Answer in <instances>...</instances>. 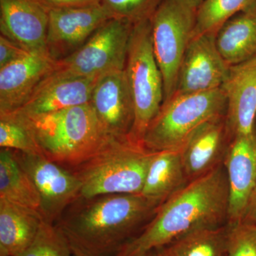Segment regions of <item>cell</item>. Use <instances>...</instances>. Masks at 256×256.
I'll use <instances>...</instances> for the list:
<instances>
[{
	"mask_svg": "<svg viewBox=\"0 0 256 256\" xmlns=\"http://www.w3.org/2000/svg\"><path fill=\"white\" fill-rule=\"evenodd\" d=\"M161 202L141 194L78 198L57 225L78 256H112L137 237Z\"/></svg>",
	"mask_w": 256,
	"mask_h": 256,
	"instance_id": "cell-1",
	"label": "cell"
},
{
	"mask_svg": "<svg viewBox=\"0 0 256 256\" xmlns=\"http://www.w3.org/2000/svg\"><path fill=\"white\" fill-rule=\"evenodd\" d=\"M229 190L224 164L188 182L163 202L141 233L124 248L148 252L190 232L228 223Z\"/></svg>",
	"mask_w": 256,
	"mask_h": 256,
	"instance_id": "cell-2",
	"label": "cell"
},
{
	"mask_svg": "<svg viewBox=\"0 0 256 256\" xmlns=\"http://www.w3.org/2000/svg\"><path fill=\"white\" fill-rule=\"evenodd\" d=\"M16 112L28 126L42 156L70 171L86 162L110 139L90 102L48 114Z\"/></svg>",
	"mask_w": 256,
	"mask_h": 256,
	"instance_id": "cell-3",
	"label": "cell"
},
{
	"mask_svg": "<svg viewBox=\"0 0 256 256\" xmlns=\"http://www.w3.org/2000/svg\"><path fill=\"white\" fill-rule=\"evenodd\" d=\"M154 154L130 138H110L92 158L72 170L82 184L79 198L140 194Z\"/></svg>",
	"mask_w": 256,
	"mask_h": 256,
	"instance_id": "cell-4",
	"label": "cell"
},
{
	"mask_svg": "<svg viewBox=\"0 0 256 256\" xmlns=\"http://www.w3.org/2000/svg\"><path fill=\"white\" fill-rule=\"evenodd\" d=\"M222 88L195 94H174L163 102L146 130L142 144L148 150H180L192 133L208 120L225 114Z\"/></svg>",
	"mask_w": 256,
	"mask_h": 256,
	"instance_id": "cell-5",
	"label": "cell"
},
{
	"mask_svg": "<svg viewBox=\"0 0 256 256\" xmlns=\"http://www.w3.org/2000/svg\"><path fill=\"white\" fill-rule=\"evenodd\" d=\"M124 70L134 106V122L129 138L142 144L146 130L164 101L163 78L153 50L150 20L133 26Z\"/></svg>",
	"mask_w": 256,
	"mask_h": 256,
	"instance_id": "cell-6",
	"label": "cell"
},
{
	"mask_svg": "<svg viewBox=\"0 0 256 256\" xmlns=\"http://www.w3.org/2000/svg\"><path fill=\"white\" fill-rule=\"evenodd\" d=\"M134 24L112 18L106 22L76 52L56 62L53 73L67 77L99 78L124 70Z\"/></svg>",
	"mask_w": 256,
	"mask_h": 256,
	"instance_id": "cell-7",
	"label": "cell"
},
{
	"mask_svg": "<svg viewBox=\"0 0 256 256\" xmlns=\"http://www.w3.org/2000/svg\"><path fill=\"white\" fill-rule=\"evenodd\" d=\"M196 10L180 0H164L150 20L154 56L161 72L165 102L174 95L178 70L195 25Z\"/></svg>",
	"mask_w": 256,
	"mask_h": 256,
	"instance_id": "cell-8",
	"label": "cell"
},
{
	"mask_svg": "<svg viewBox=\"0 0 256 256\" xmlns=\"http://www.w3.org/2000/svg\"><path fill=\"white\" fill-rule=\"evenodd\" d=\"M13 152L38 190L41 198L40 212L43 220L56 224L67 208L80 197V180L70 170L41 154Z\"/></svg>",
	"mask_w": 256,
	"mask_h": 256,
	"instance_id": "cell-9",
	"label": "cell"
},
{
	"mask_svg": "<svg viewBox=\"0 0 256 256\" xmlns=\"http://www.w3.org/2000/svg\"><path fill=\"white\" fill-rule=\"evenodd\" d=\"M112 18L102 4L50 10L46 35L48 55L55 62L66 58Z\"/></svg>",
	"mask_w": 256,
	"mask_h": 256,
	"instance_id": "cell-10",
	"label": "cell"
},
{
	"mask_svg": "<svg viewBox=\"0 0 256 256\" xmlns=\"http://www.w3.org/2000/svg\"><path fill=\"white\" fill-rule=\"evenodd\" d=\"M230 66L217 48L215 35L192 37L182 60L174 94L220 88Z\"/></svg>",
	"mask_w": 256,
	"mask_h": 256,
	"instance_id": "cell-11",
	"label": "cell"
},
{
	"mask_svg": "<svg viewBox=\"0 0 256 256\" xmlns=\"http://www.w3.org/2000/svg\"><path fill=\"white\" fill-rule=\"evenodd\" d=\"M90 104L108 137L129 138L134 122V106L124 69L99 77Z\"/></svg>",
	"mask_w": 256,
	"mask_h": 256,
	"instance_id": "cell-12",
	"label": "cell"
},
{
	"mask_svg": "<svg viewBox=\"0 0 256 256\" xmlns=\"http://www.w3.org/2000/svg\"><path fill=\"white\" fill-rule=\"evenodd\" d=\"M232 141L226 114L195 130L178 150L188 182L223 164Z\"/></svg>",
	"mask_w": 256,
	"mask_h": 256,
	"instance_id": "cell-13",
	"label": "cell"
},
{
	"mask_svg": "<svg viewBox=\"0 0 256 256\" xmlns=\"http://www.w3.org/2000/svg\"><path fill=\"white\" fill-rule=\"evenodd\" d=\"M226 98L227 126L232 140L256 130V55L232 65L222 86Z\"/></svg>",
	"mask_w": 256,
	"mask_h": 256,
	"instance_id": "cell-14",
	"label": "cell"
},
{
	"mask_svg": "<svg viewBox=\"0 0 256 256\" xmlns=\"http://www.w3.org/2000/svg\"><path fill=\"white\" fill-rule=\"evenodd\" d=\"M48 11L37 0H0L1 34L30 53L48 56Z\"/></svg>",
	"mask_w": 256,
	"mask_h": 256,
	"instance_id": "cell-15",
	"label": "cell"
},
{
	"mask_svg": "<svg viewBox=\"0 0 256 256\" xmlns=\"http://www.w3.org/2000/svg\"><path fill=\"white\" fill-rule=\"evenodd\" d=\"M224 164L228 183V224L239 223L256 186V130L232 140Z\"/></svg>",
	"mask_w": 256,
	"mask_h": 256,
	"instance_id": "cell-16",
	"label": "cell"
},
{
	"mask_svg": "<svg viewBox=\"0 0 256 256\" xmlns=\"http://www.w3.org/2000/svg\"><path fill=\"white\" fill-rule=\"evenodd\" d=\"M55 64L48 56L31 53L0 68V114L20 110Z\"/></svg>",
	"mask_w": 256,
	"mask_h": 256,
	"instance_id": "cell-17",
	"label": "cell"
},
{
	"mask_svg": "<svg viewBox=\"0 0 256 256\" xmlns=\"http://www.w3.org/2000/svg\"><path fill=\"white\" fill-rule=\"evenodd\" d=\"M98 79L63 76L52 72L16 112L30 116L48 114L88 104Z\"/></svg>",
	"mask_w": 256,
	"mask_h": 256,
	"instance_id": "cell-18",
	"label": "cell"
},
{
	"mask_svg": "<svg viewBox=\"0 0 256 256\" xmlns=\"http://www.w3.org/2000/svg\"><path fill=\"white\" fill-rule=\"evenodd\" d=\"M43 218L38 210L0 200V256H20L36 236Z\"/></svg>",
	"mask_w": 256,
	"mask_h": 256,
	"instance_id": "cell-19",
	"label": "cell"
},
{
	"mask_svg": "<svg viewBox=\"0 0 256 256\" xmlns=\"http://www.w3.org/2000/svg\"><path fill=\"white\" fill-rule=\"evenodd\" d=\"M216 44L230 66L256 55V2L224 24L216 35Z\"/></svg>",
	"mask_w": 256,
	"mask_h": 256,
	"instance_id": "cell-20",
	"label": "cell"
},
{
	"mask_svg": "<svg viewBox=\"0 0 256 256\" xmlns=\"http://www.w3.org/2000/svg\"><path fill=\"white\" fill-rule=\"evenodd\" d=\"M188 183L180 151L156 152L140 194L163 203Z\"/></svg>",
	"mask_w": 256,
	"mask_h": 256,
	"instance_id": "cell-21",
	"label": "cell"
},
{
	"mask_svg": "<svg viewBox=\"0 0 256 256\" xmlns=\"http://www.w3.org/2000/svg\"><path fill=\"white\" fill-rule=\"evenodd\" d=\"M0 200L40 212L41 198L28 173L15 158L14 152L0 150Z\"/></svg>",
	"mask_w": 256,
	"mask_h": 256,
	"instance_id": "cell-22",
	"label": "cell"
},
{
	"mask_svg": "<svg viewBox=\"0 0 256 256\" xmlns=\"http://www.w3.org/2000/svg\"><path fill=\"white\" fill-rule=\"evenodd\" d=\"M229 230L228 223L198 229L159 248L164 256H227Z\"/></svg>",
	"mask_w": 256,
	"mask_h": 256,
	"instance_id": "cell-23",
	"label": "cell"
},
{
	"mask_svg": "<svg viewBox=\"0 0 256 256\" xmlns=\"http://www.w3.org/2000/svg\"><path fill=\"white\" fill-rule=\"evenodd\" d=\"M256 0H204L196 10L192 37L216 35L222 26L240 12L250 8Z\"/></svg>",
	"mask_w": 256,
	"mask_h": 256,
	"instance_id": "cell-24",
	"label": "cell"
},
{
	"mask_svg": "<svg viewBox=\"0 0 256 256\" xmlns=\"http://www.w3.org/2000/svg\"><path fill=\"white\" fill-rule=\"evenodd\" d=\"M0 148L41 154L28 126L16 112L0 114Z\"/></svg>",
	"mask_w": 256,
	"mask_h": 256,
	"instance_id": "cell-25",
	"label": "cell"
},
{
	"mask_svg": "<svg viewBox=\"0 0 256 256\" xmlns=\"http://www.w3.org/2000/svg\"><path fill=\"white\" fill-rule=\"evenodd\" d=\"M68 238L56 224L43 220L36 236L20 256H74Z\"/></svg>",
	"mask_w": 256,
	"mask_h": 256,
	"instance_id": "cell-26",
	"label": "cell"
},
{
	"mask_svg": "<svg viewBox=\"0 0 256 256\" xmlns=\"http://www.w3.org/2000/svg\"><path fill=\"white\" fill-rule=\"evenodd\" d=\"M164 0H101V4L112 18L136 24L152 16Z\"/></svg>",
	"mask_w": 256,
	"mask_h": 256,
	"instance_id": "cell-27",
	"label": "cell"
},
{
	"mask_svg": "<svg viewBox=\"0 0 256 256\" xmlns=\"http://www.w3.org/2000/svg\"><path fill=\"white\" fill-rule=\"evenodd\" d=\"M227 256H256V224H230Z\"/></svg>",
	"mask_w": 256,
	"mask_h": 256,
	"instance_id": "cell-28",
	"label": "cell"
},
{
	"mask_svg": "<svg viewBox=\"0 0 256 256\" xmlns=\"http://www.w3.org/2000/svg\"><path fill=\"white\" fill-rule=\"evenodd\" d=\"M30 52L3 35L0 34V68L21 60Z\"/></svg>",
	"mask_w": 256,
	"mask_h": 256,
	"instance_id": "cell-29",
	"label": "cell"
},
{
	"mask_svg": "<svg viewBox=\"0 0 256 256\" xmlns=\"http://www.w3.org/2000/svg\"><path fill=\"white\" fill-rule=\"evenodd\" d=\"M48 12L67 8H86L101 4V0H37Z\"/></svg>",
	"mask_w": 256,
	"mask_h": 256,
	"instance_id": "cell-30",
	"label": "cell"
},
{
	"mask_svg": "<svg viewBox=\"0 0 256 256\" xmlns=\"http://www.w3.org/2000/svg\"><path fill=\"white\" fill-rule=\"evenodd\" d=\"M242 222L256 224V186L250 197V200L248 202Z\"/></svg>",
	"mask_w": 256,
	"mask_h": 256,
	"instance_id": "cell-31",
	"label": "cell"
},
{
	"mask_svg": "<svg viewBox=\"0 0 256 256\" xmlns=\"http://www.w3.org/2000/svg\"><path fill=\"white\" fill-rule=\"evenodd\" d=\"M146 255H148V252H132L124 247L112 256H146Z\"/></svg>",
	"mask_w": 256,
	"mask_h": 256,
	"instance_id": "cell-32",
	"label": "cell"
},
{
	"mask_svg": "<svg viewBox=\"0 0 256 256\" xmlns=\"http://www.w3.org/2000/svg\"><path fill=\"white\" fill-rule=\"evenodd\" d=\"M180 2L184 3L186 6H190L192 9L196 10L200 6V5L203 2L204 0H180Z\"/></svg>",
	"mask_w": 256,
	"mask_h": 256,
	"instance_id": "cell-33",
	"label": "cell"
},
{
	"mask_svg": "<svg viewBox=\"0 0 256 256\" xmlns=\"http://www.w3.org/2000/svg\"><path fill=\"white\" fill-rule=\"evenodd\" d=\"M146 256H164L160 248L153 249L148 252Z\"/></svg>",
	"mask_w": 256,
	"mask_h": 256,
	"instance_id": "cell-34",
	"label": "cell"
},
{
	"mask_svg": "<svg viewBox=\"0 0 256 256\" xmlns=\"http://www.w3.org/2000/svg\"><path fill=\"white\" fill-rule=\"evenodd\" d=\"M74 256H76V255H74Z\"/></svg>",
	"mask_w": 256,
	"mask_h": 256,
	"instance_id": "cell-35",
	"label": "cell"
}]
</instances>
